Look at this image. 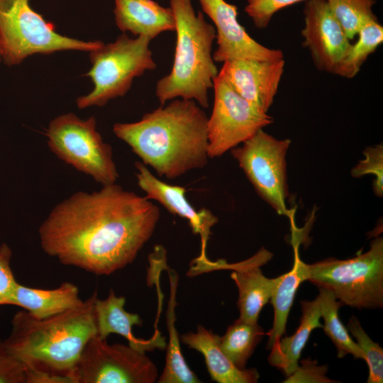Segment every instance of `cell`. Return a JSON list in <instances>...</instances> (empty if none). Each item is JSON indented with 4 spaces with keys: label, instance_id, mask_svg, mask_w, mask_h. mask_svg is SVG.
Returning a JSON list of instances; mask_svg holds the SVG:
<instances>
[{
    "label": "cell",
    "instance_id": "obj_4",
    "mask_svg": "<svg viewBox=\"0 0 383 383\" xmlns=\"http://www.w3.org/2000/svg\"><path fill=\"white\" fill-rule=\"evenodd\" d=\"M177 34L170 72L156 84L155 95L161 105L174 99L195 101L209 106V90L218 71L213 58L212 46L216 29L196 14L191 0H170Z\"/></svg>",
    "mask_w": 383,
    "mask_h": 383
},
{
    "label": "cell",
    "instance_id": "obj_16",
    "mask_svg": "<svg viewBox=\"0 0 383 383\" xmlns=\"http://www.w3.org/2000/svg\"><path fill=\"white\" fill-rule=\"evenodd\" d=\"M273 254L261 248L250 258L234 264H226L224 269L232 270L231 274L238 290L239 318L251 323H257L260 313L270 300L278 277H266L260 267L270 261Z\"/></svg>",
    "mask_w": 383,
    "mask_h": 383
},
{
    "label": "cell",
    "instance_id": "obj_22",
    "mask_svg": "<svg viewBox=\"0 0 383 383\" xmlns=\"http://www.w3.org/2000/svg\"><path fill=\"white\" fill-rule=\"evenodd\" d=\"M170 282V298L167 311L169 343L165 365L157 379L159 383H199L196 374L189 368L180 348V338L175 328L176 292L179 277L174 270L167 269Z\"/></svg>",
    "mask_w": 383,
    "mask_h": 383
},
{
    "label": "cell",
    "instance_id": "obj_23",
    "mask_svg": "<svg viewBox=\"0 0 383 383\" xmlns=\"http://www.w3.org/2000/svg\"><path fill=\"white\" fill-rule=\"evenodd\" d=\"M304 263L296 252L292 270L278 277L270 298L274 308V321L272 328L267 333L269 336L267 348L269 350L285 333L288 316L297 289L306 281Z\"/></svg>",
    "mask_w": 383,
    "mask_h": 383
},
{
    "label": "cell",
    "instance_id": "obj_11",
    "mask_svg": "<svg viewBox=\"0 0 383 383\" xmlns=\"http://www.w3.org/2000/svg\"><path fill=\"white\" fill-rule=\"evenodd\" d=\"M290 143L289 139H277L261 129L231 150L259 196L281 215L289 213L285 157Z\"/></svg>",
    "mask_w": 383,
    "mask_h": 383
},
{
    "label": "cell",
    "instance_id": "obj_5",
    "mask_svg": "<svg viewBox=\"0 0 383 383\" xmlns=\"http://www.w3.org/2000/svg\"><path fill=\"white\" fill-rule=\"evenodd\" d=\"M305 279L332 292L343 305L357 309L383 306V238L377 237L365 253L348 260L328 258L304 263Z\"/></svg>",
    "mask_w": 383,
    "mask_h": 383
},
{
    "label": "cell",
    "instance_id": "obj_33",
    "mask_svg": "<svg viewBox=\"0 0 383 383\" xmlns=\"http://www.w3.org/2000/svg\"><path fill=\"white\" fill-rule=\"evenodd\" d=\"M327 371L326 365L318 366L316 362L304 360L284 382H334L326 376Z\"/></svg>",
    "mask_w": 383,
    "mask_h": 383
},
{
    "label": "cell",
    "instance_id": "obj_24",
    "mask_svg": "<svg viewBox=\"0 0 383 383\" xmlns=\"http://www.w3.org/2000/svg\"><path fill=\"white\" fill-rule=\"evenodd\" d=\"M265 334L263 328L257 323H248L238 318L228 327L225 334L220 336L219 345L235 366L245 369L248 359Z\"/></svg>",
    "mask_w": 383,
    "mask_h": 383
},
{
    "label": "cell",
    "instance_id": "obj_14",
    "mask_svg": "<svg viewBox=\"0 0 383 383\" xmlns=\"http://www.w3.org/2000/svg\"><path fill=\"white\" fill-rule=\"evenodd\" d=\"M135 177L139 187L146 194L145 198L157 201L170 213L189 221L192 232L201 238L200 255L193 262L192 271H196L210 260L206 256V246L211 228L218 218L208 209H196L186 196L184 187L172 185L157 178L142 162H135Z\"/></svg>",
    "mask_w": 383,
    "mask_h": 383
},
{
    "label": "cell",
    "instance_id": "obj_26",
    "mask_svg": "<svg viewBox=\"0 0 383 383\" xmlns=\"http://www.w3.org/2000/svg\"><path fill=\"white\" fill-rule=\"evenodd\" d=\"M357 35V41L351 44L334 74L348 79L354 77L369 55L382 43L383 27L377 20L371 21L359 30Z\"/></svg>",
    "mask_w": 383,
    "mask_h": 383
},
{
    "label": "cell",
    "instance_id": "obj_15",
    "mask_svg": "<svg viewBox=\"0 0 383 383\" xmlns=\"http://www.w3.org/2000/svg\"><path fill=\"white\" fill-rule=\"evenodd\" d=\"M284 65V59L233 60L224 62L218 74L240 96L267 113L277 94Z\"/></svg>",
    "mask_w": 383,
    "mask_h": 383
},
{
    "label": "cell",
    "instance_id": "obj_7",
    "mask_svg": "<svg viewBox=\"0 0 383 383\" xmlns=\"http://www.w3.org/2000/svg\"><path fill=\"white\" fill-rule=\"evenodd\" d=\"M150 41L144 36L132 38L123 33L114 42L89 52L91 67L85 75L91 79L94 88L77 98V107L104 106L110 100L123 96L135 78L154 70L157 65L149 48Z\"/></svg>",
    "mask_w": 383,
    "mask_h": 383
},
{
    "label": "cell",
    "instance_id": "obj_27",
    "mask_svg": "<svg viewBox=\"0 0 383 383\" xmlns=\"http://www.w3.org/2000/svg\"><path fill=\"white\" fill-rule=\"evenodd\" d=\"M347 37L350 40L368 22L377 20L372 11L374 0H326Z\"/></svg>",
    "mask_w": 383,
    "mask_h": 383
},
{
    "label": "cell",
    "instance_id": "obj_17",
    "mask_svg": "<svg viewBox=\"0 0 383 383\" xmlns=\"http://www.w3.org/2000/svg\"><path fill=\"white\" fill-rule=\"evenodd\" d=\"M125 304L126 298L116 296L112 289L106 299L96 298L94 312L96 335L102 339H107L111 334L121 335L128 340V345L145 353L155 349H165L167 346L165 338L157 329L148 340L134 336L133 327L141 326L143 321L138 314L126 311Z\"/></svg>",
    "mask_w": 383,
    "mask_h": 383
},
{
    "label": "cell",
    "instance_id": "obj_19",
    "mask_svg": "<svg viewBox=\"0 0 383 383\" xmlns=\"http://www.w3.org/2000/svg\"><path fill=\"white\" fill-rule=\"evenodd\" d=\"M189 348L201 353L212 380L218 383H255L260 374L255 368L239 369L221 350L220 336L199 325L196 332H188L179 336Z\"/></svg>",
    "mask_w": 383,
    "mask_h": 383
},
{
    "label": "cell",
    "instance_id": "obj_35",
    "mask_svg": "<svg viewBox=\"0 0 383 383\" xmlns=\"http://www.w3.org/2000/svg\"><path fill=\"white\" fill-rule=\"evenodd\" d=\"M1 55H0V62H1Z\"/></svg>",
    "mask_w": 383,
    "mask_h": 383
},
{
    "label": "cell",
    "instance_id": "obj_8",
    "mask_svg": "<svg viewBox=\"0 0 383 383\" xmlns=\"http://www.w3.org/2000/svg\"><path fill=\"white\" fill-rule=\"evenodd\" d=\"M45 135L50 150L75 170L102 186L116 182L119 174L112 148L97 131L94 116L82 120L73 113L58 116Z\"/></svg>",
    "mask_w": 383,
    "mask_h": 383
},
{
    "label": "cell",
    "instance_id": "obj_29",
    "mask_svg": "<svg viewBox=\"0 0 383 383\" xmlns=\"http://www.w3.org/2000/svg\"><path fill=\"white\" fill-rule=\"evenodd\" d=\"M365 159L352 170L351 174L355 177L372 174L375 176L373 184L374 192L378 196H382V165H383V147L378 145L375 147H368L363 152Z\"/></svg>",
    "mask_w": 383,
    "mask_h": 383
},
{
    "label": "cell",
    "instance_id": "obj_34",
    "mask_svg": "<svg viewBox=\"0 0 383 383\" xmlns=\"http://www.w3.org/2000/svg\"><path fill=\"white\" fill-rule=\"evenodd\" d=\"M25 383H74L72 378L32 368H26Z\"/></svg>",
    "mask_w": 383,
    "mask_h": 383
},
{
    "label": "cell",
    "instance_id": "obj_32",
    "mask_svg": "<svg viewBox=\"0 0 383 383\" xmlns=\"http://www.w3.org/2000/svg\"><path fill=\"white\" fill-rule=\"evenodd\" d=\"M25 367L6 348L0 338V383H25Z\"/></svg>",
    "mask_w": 383,
    "mask_h": 383
},
{
    "label": "cell",
    "instance_id": "obj_6",
    "mask_svg": "<svg viewBox=\"0 0 383 383\" xmlns=\"http://www.w3.org/2000/svg\"><path fill=\"white\" fill-rule=\"evenodd\" d=\"M104 45L62 35L29 4V0H0V55L8 66L34 54L62 50L91 52Z\"/></svg>",
    "mask_w": 383,
    "mask_h": 383
},
{
    "label": "cell",
    "instance_id": "obj_2",
    "mask_svg": "<svg viewBox=\"0 0 383 383\" xmlns=\"http://www.w3.org/2000/svg\"><path fill=\"white\" fill-rule=\"evenodd\" d=\"M208 116L195 101L174 99L133 123H116L113 132L160 177L178 178L204 168Z\"/></svg>",
    "mask_w": 383,
    "mask_h": 383
},
{
    "label": "cell",
    "instance_id": "obj_25",
    "mask_svg": "<svg viewBox=\"0 0 383 383\" xmlns=\"http://www.w3.org/2000/svg\"><path fill=\"white\" fill-rule=\"evenodd\" d=\"M318 289V296L321 303V318H323L324 321L322 328L336 347L338 357L343 358L347 355H352L355 359L365 360L362 350L353 340L348 329L340 320L338 311L343 304L338 301L330 291L323 288Z\"/></svg>",
    "mask_w": 383,
    "mask_h": 383
},
{
    "label": "cell",
    "instance_id": "obj_21",
    "mask_svg": "<svg viewBox=\"0 0 383 383\" xmlns=\"http://www.w3.org/2000/svg\"><path fill=\"white\" fill-rule=\"evenodd\" d=\"M302 315L300 324L291 336L280 338L272 347L269 363L290 376L299 367V360L311 333L323 328L320 322L321 303L318 296L313 301H301Z\"/></svg>",
    "mask_w": 383,
    "mask_h": 383
},
{
    "label": "cell",
    "instance_id": "obj_31",
    "mask_svg": "<svg viewBox=\"0 0 383 383\" xmlns=\"http://www.w3.org/2000/svg\"><path fill=\"white\" fill-rule=\"evenodd\" d=\"M12 250L6 243L0 245V306L8 305L18 282L11 267Z\"/></svg>",
    "mask_w": 383,
    "mask_h": 383
},
{
    "label": "cell",
    "instance_id": "obj_1",
    "mask_svg": "<svg viewBox=\"0 0 383 383\" xmlns=\"http://www.w3.org/2000/svg\"><path fill=\"white\" fill-rule=\"evenodd\" d=\"M160 216L152 201L116 183L104 185L58 203L39 228L40 243L65 265L109 275L133 262Z\"/></svg>",
    "mask_w": 383,
    "mask_h": 383
},
{
    "label": "cell",
    "instance_id": "obj_28",
    "mask_svg": "<svg viewBox=\"0 0 383 383\" xmlns=\"http://www.w3.org/2000/svg\"><path fill=\"white\" fill-rule=\"evenodd\" d=\"M348 331L356 339V343L362 350L365 360L369 368L368 383L383 382V350L365 333L359 320L352 316L348 323Z\"/></svg>",
    "mask_w": 383,
    "mask_h": 383
},
{
    "label": "cell",
    "instance_id": "obj_18",
    "mask_svg": "<svg viewBox=\"0 0 383 383\" xmlns=\"http://www.w3.org/2000/svg\"><path fill=\"white\" fill-rule=\"evenodd\" d=\"M113 13L116 24L123 33L152 40L162 33L175 30L172 9L153 0H115Z\"/></svg>",
    "mask_w": 383,
    "mask_h": 383
},
{
    "label": "cell",
    "instance_id": "obj_13",
    "mask_svg": "<svg viewBox=\"0 0 383 383\" xmlns=\"http://www.w3.org/2000/svg\"><path fill=\"white\" fill-rule=\"evenodd\" d=\"M304 16V45L318 70L334 74L350 48V39L326 0H307Z\"/></svg>",
    "mask_w": 383,
    "mask_h": 383
},
{
    "label": "cell",
    "instance_id": "obj_30",
    "mask_svg": "<svg viewBox=\"0 0 383 383\" xmlns=\"http://www.w3.org/2000/svg\"><path fill=\"white\" fill-rule=\"evenodd\" d=\"M301 1L307 0H248L245 11L255 27L265 28L277 11Z\"/></svg>",
    "mask_w": 383,
    "mask_h": 383
},
{
    "label": "cell",
    "instance_id": "obj_9",
    "mask_svg": "<svg viewBox=\"0 0 383 383\" xmlns=\"http://www.w3.org/2000/svg\"><path fill=\"white\" fill-rule=\"evenodd\" d=\"M214 99L208 117V152L218 157L244 143L273 118L240 96L218 74L213 79Z\"/></svg>",
    "mask_w": 383,
    "mask_h": 383
},
{
    "label": "cell",
    "instance_id": "obj_3",
    "mask_svg": "<svg viewBox=\"0 0 383 383\" xmlns=\"http://www.w3.org/2000/svg\"><path fill=\"white\" fill-rule=\"evenodd\" d=\"M95 291L77 306L45 318L19 311L11 320V331L4 340L6 350L25 369L32 368L74 378L82 351L96 335Z\"/></svg>",
    "mask_w": 383,
    "mask_h": 383
},
{
    "label": "cell",
    "instance_id": "obj_20",
    "mask_svg": "<svg viewBox=\"0 0 383 383\" xmlns=\"http://www.w3.org/2000/svg\"><path fill=\"white\" fill-rule=\"evenodd\" d=\"M83 302L77 285L65 282L57 288L44 289L18 284L8 305L21 307L34 317L45 318L62 313Z\"/></svg>",
    "mask_w": 383,
    "mask_h": 383
},
{
    "label": "cell",
    "instance_id": "obj_12",
    "mask_svg": "<svg viewBox=\"0 0 383 383\" xmlns=\"http://www.w3.org/2000/svg\"><path fill=\"white\" fill-rule=\"evenodd\" d=\"M203 11L212 20L216 29L217 49L215 62L233 60L274 61L284 59V53L255 40L240 24L238 7L225 0H199Z\"/></svg>",
    "mask_w": 383,
    "mask_h": 383
},
{
    "label": "cell",
    "instance_id": "obj_10",
    "mask_svg": "<svg viewBox=\"0 0 383 383\" xmlns=\"http://www.w3.org/2000/svg\"><path fill=\"white\" fill-rule=\"evenodd\" d=\"M158 377L146 353L97 335L84 345L74 372L76 383H154Z\"/></svg>",
    "mask_w": 383,
    "mask_h": 383
}]
</instances>
